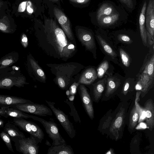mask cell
<instances>
[{"mask_svg":"<svg viewBox=\"0 0 154 154\" xmlns=\"http://www.w3.org/2000/svg\"><path fill=\"white\" fill-rule=\"evenodd\" d=\"M47 41L56 51L57 57L66 60L73 55L76 47L68 41L65 33L52 19H45L43 26Z\"/></svg>","mask_w":154,"mask_h":154,"instance_id":"6da1fadb","label":"cell"},{"mask_svg":"<svg viewBox=\"0 0 154 154\" xmlns=\"http://www.w3.org/2000/svg\"><path fill=\"white\" fill-rule=\"evenodd\" d=\"M128 106L127 102L122 101L113 112L112 118L106 134L113 140L117 141L122 137Z\"/></svg>","mask_w":154,"mask_h":154,"instance_id":"7a4b0ae2","label":"cell"},{"mask_svg":"<svg viewBox=\"0 0 154 154\" xmlns=\"http://www.w3.org/2000/svg\"><path fill=\"white\" fill-rule=\"evenodd\" d=\"M29 84L20 70L13 66L0 74V89L10 90L14 86L20 88Z\"/></svg>","mask_w":154,"mask_h":154,"instance_id":"3957f363","label":"cell"},{"mask_svg":"<svg viewBox=\"0 0 154 154\" xmlns=\"http://www.w3.org/2000/svg\"><path fill=\"white\" fill-rule=\"evenodd\" d=\"M31 119L39 122L43 125L49 137L53 141L52 146L66 143V141L60 134L57 125L55 122L51 120L47 121L33 115Z\"/></svg>","mask_w":154,"mask_h":154,"instance_id":"277c9868","label":"cell"},{"mask_svg":"<svg viewBox=\"0 0 154 154\" xmlns=\"http://www.w3.org/2000/svg\"><path fill=\"white\" fill-rule=\"evenodd\" d=\"M14 143L16 150L23 154H38L39 142L33 136L29 137L17 138L12 140Z\"/></svg>","mask_w":154,"mask_h":154,"instance_id":"5b68a950","label":"cell"},{"mask_svg":"<svg viewBox=\"0 0 154 154\" xmlns=\"http://www.w3.org/2000/svg\"><path fill=\"white\" fill-rule=\"evenodd\" d=\"M13 122L21 130L34 136L39 143H41L44 139L45 135L43 131L34 122L21 118H14Z\"/></svg>","mask_w":154,"mask_h":154,"instance_id":"8992f818","label":"cell"},{"mask_svg":"<svg viewBox=\"0 0 154 154\" xmlns=\"http://www.w3.org/2000/svg\"><path fill=\"white\" fill-rule=\"evenodd\" d=\"M45 101L69 137L71 139L74 138L75 135V130L68 116L59 109L55 107V103L46 100Z\"/></svg>","mask_w":154,"mask_h":154,"instance_id":"52a82bcc","label":"cell"},{"mask_svg":"<svg viewBox=\"0 0 154 154\" xmlns=\"http://www.w3.org/2000/svg\"><path fill=\"white\" fill-rule=\"evenodd\" d=\"M22 112L41 116L52 115L51 109L43 104L33 103L18 104L11 106Z\"/></svg>","mask_w":154,"mask_h":154,"instance_id":"ba28073f","label":"cell"},{"mask_svg":"<svg viewBox=\"0 0 154 154\" xmlns=\"http://www.w3.org/2000/svg\"><path fill=\"white\" fill-rule=\"evenodd\" d=\"M53 13L59 23L61 26L63 30L66 34L69 39L72 43H75L72 33L71 26L69 19L60 9L54 7L53 9Z\"/></svg>","mask_w":154,"mask_h":154,"instance_id":"9c48e42d","label":"cell"},{"mask_svg":"<svg viewBox=\"0 0 154 154\" xmlns=\"http://www.w3.org/2000/svg\"><path fill=\"white\" fill-rule=\"evenodd\" d=\"M80 97L83 106L90 118L93 120L94 118L92 100L87 88L83 85L79 86Z\"/></svg>","mask_w":154,"mask_h":154,"instance_id":"30bf717a","label":"cell"},{"mask_svg":"<svg viewBox=\"0 0 154 154\" xmlns=\"http://www.w3.org/2000/svg\"><path fill=\"white\" fill-rule=\"evenodd\" d=\"M153 82L146 73L143 72L135 87V89L141 91L140 96L142 98L144 97L152 88Z\"/></svg>","mask_w":154,"mask_h":154,"instance_id":"8fae6325","label":"cell"},{"mask_svg":"<svg viewBox=\"0 0 154 154\" xmlns=\"http://www.w3.org/2000/svg\"><path fill=\"white\" fill-rule=\"evenodd\" d=\"M76 32L78 38L87 49L91 50L94 48L95 47V41L90 32L82 28L78 29Z\"/></svg>","mask_w":154,"mask_h":154,"instance_id":"7c38bea8","label":"cell"},{"mask_svg":"<svg viewBox=\"0 0 154 154\" xmlns=\"http://www.w3.org/2000/svg\"><path fill=\"white\" fill-rule=\"evenodd\" d=\"M120 84L119 80L114 77L110 76L106 78V90L102 96V100L107 101L112 98Z\"/></svg>","mask_w":154,"mask_h":154,"instance_id":"4fadbf2b","label":"cell"},{"mask_svg":"<svg viewBox=\"0 0 154 154\" xmlns=\"http://www.w3.org/2000/svg\"><path fill=\"white\" fill-rule=\"evenodd\" d=\"M19 57L18 52L12 51L1 57L0 59V74L17 62Z\"/></svg>","mask_w":154,"mask_h":154,"instance_id":"5bb4252c","label":"cell"},{"mask_svg":"<svg viewBox=\"0 0 154 154\" xmlns=\"http://www.w3.org/2000/svg\"><path fill=\"white\" fill-rule=\"evenodd\" d=\"M143 108L145 112L146 123L148 129L151 131L154 127V103L151 99L145 103Z\"/></svg>","mask_w":154,"mask_h":154,"instance_id":"9a60e30c","label":"cell"},{"mask_svg":"<svg viewBox=\"0 0 154 154\" xmlns=\"http://www.w3.org/2000/svg\"><path fill=\"white\" fill-rule=\"evenodd\" d=\"M31 100L15 96L0 94V107H6L18 104L33 103Z\"/></svg>","mask_w":154,"mask_h":154,"instance_id":"2e32d148","label":"cell"},{"mask_svg":"<svg viewBox=\"0 0 154 154\" xmlns=\"http://www.w3.org/2000/svg\"><path fill=\"white\" fill-rule=\"evenodd\" d=\"M145 17L147 31L154 36V0H149Z\"/></svg>","mask_w":154,"mask_h":154,"instance_id":"e0dca14e","label":"cell"},{"mask_svg":"<svg viewBox=\"0 0 154 154\" xmlns=\"http://www.w3.org/2000/svg\"><path fill=\"white\" fill-rule=\"evenodd\" d=\"M0 116L5 118L8 117L14 118H32V115H29L12 107H1L0 108Z\"/></svg>","mask_w":154,"mask_h":154,"instance_id":"ac0fdd59","label":"cell"},{"mask_svg":"<svg viewBox=\"0 0 154 154\" xmlns=\"http://www.w3.org/2000/svg\"><path fill=\"white\" fill-rule=\"evenodd\" d=\"M106 81V77H105L93 85V88L90 95L92 101L97 103L102 98L105 88Z\"/></svg>","mask_w":154,"mask_h":154,"instance_id":"d6986e66","label":"cell"},{"mask_svg":"<svg viewBox=\"0 0 154 154\" xmlns=\"http://www.w3.org/2000/svg\"><path fill=\"white\" fill-rule=\"evenodd\" d=\"M27 66L29 73L33 72L39 77L42 81H45L46 78L44 72L31 54L27 57Z\"/></svg>","mask_w":154,"mask_h":154,"instance_id":"ffe728a7","label":"cell"},{"mask_svg":"<svg viewBox=\"0 0 154 154\" xmlns=\"http://www.w3.org/2000/svg\"><path fill=\"white\" fill-rule=\"evenodd\" d=\"M97 72L95 69L90 68L86 69L80 77L78 82L79 84L90 85L97 79Z\"/></svg>","mask_w":154,"mask_h":154,"instance_id":"44dd1931","label":"cell"},{"mask_svg":"<svg viewBox=\"0 0 154 154\" xmlns=\"http://www.w3.org/2000/svg\"><path fill=\"white\" fill-rule=\"evenodd\" d=\"M146 7V3L145 1L143 4L140 13L139 23L140 32L142 40L144 45L147 43L146 30L145 27V12Z\"/></svg>","mask_w":154,"mask_h":154,"instance_id":"7402d4cb","label":"cell"},{"mask_svg":"<svg viewBox=\"0 0 154 154\" xmlns=\"http://www.w3.org/2000/svg\"><path fill=\"white\" fill-rule=\"evenodd\" d=\"M70 145L66 144L51 146L48 149L47 154H74Z\"/></svg>","mask_w":154,"mask_h":154,"instance_id":"603a6c76","label":"cell"},{"mask_svg":"<svg viewBox=\"0 0 154 154\" xmlns=\"http://www.w3.org/2000/svg\"><path fill=\"white\" fill-rule=\"evenodd\" d=\"M139 118V113L134 104L130 112L128 125V131L131 134L134 131L138 123Z\"/></svg>","mask_w":154,"mask_h":154,"instance_id":"cb8c5ba5","label":"cell"},{"mask_svg":"<svg viewBox=\"0 0 154 154\" xmlns=\"http://www.w3.org/2000/svg\"><path fill=\"white\" fill-rule=\"evenodd\" d=\"M4 131L9 134L12 140L26 137L24 134L19 130L14 123L13 124L9 121L5 124Z\"/></svg>","mask_w":154,"mask_h":154,"instance_id":"d4e9b609","label":"cell"},{"mask_svg":"<svg viewBox=\"0 0 154 154\" xmlns=\"http://www.w3.org/2000/svg\"><path fill=\"white\" fill-rule=\"evenodd\" d=\"M15 29L12 26L8 18L5 16L0 18V31L4 33L11 34L15 32Z\"/></svg>","mask_w":154,"mask_h":154,"instance_id":"484cf974","label":"cell"},{"mask_svg":"<svg viewBox=\"0 0 154 154\" xmlns=\"http://www.w3.org/2000/svg\"><path fill=\"white\" fill-rule=\"evenodd\" d=\"M119 17V14L114 13L111 15L103 16L100 18L98 21L100 25L108 26L116 22L118 20Z\"/></svg>","mask_w":154,"mask_h":154,"instance_id":"4316f807","label":"cell"},{"mask_svg":"<svg viewBox=\"0 0 154 154\" xmlns=\"http://www.w3.org/2000/svg\"><path fill=\"white\" fill-rule=\"evenodd\" d=\"M114 13V9L112 6L108 4H104L100 7L97 11V20L103 16L111 15Z\"/></svg>","mask_w":154,"mask_h":154,"instance_id":"83f0119b","label":"cell"},{"mask_svg":"<svg viewBox=\"0 0 154 154\" xmlns=\"http://www.w3.org/2000/svg\"><path fill=\"white\" fill-rule=\"evenodd\" d=\"M141 93V91L138 90L136 94L134 104L138 111L139 118L138 123H140L143 121L145 118V112L143 108L140 106L138 103L140 100V97Z\"/></svg>","mask_w":154,"mask_h":154,"instance_id":"f1b7e54d","label":"cell"},{"mask_svg":"<svg viewBox=\"0 0 154 154\" xmlns=\"http://www.w3.org/2000/svg\"><path fill=\"white\" fill-rule=\"evenodd\" d=\"M97 37L104 51L110 56L116 57V53L105 41L100 35H97Z\"/></svg>","mask_w":154,"mask_h":154,"instance_id":"f546056e","label":"cell"},{"mask_svg":"<svg viewBox=\"0 0 154 154\" xmlns=\"http://www.w3.org/2000/svg\"><path fill=\"white\" fill-rule=\"evenodd\" d=\"M64 102L69 106L71 109V112L69 113L71 116H73L75 122H79L80 123L81 120L74 105L73 101H69L68 99H66Z\"/></svg>","mask_w":154,"mask_h":154,"instance_id":"4dcf8cb0","label":"cell"},{"mask_svg":"<svg viewBox=\"0 0 154 154\" xmlns=\"http://www.w3.org/2000/svg\"><path fill=\"white\" fill-rule=\"evenodd\" d=\"M154 56L153 55L146 66L143 72L146 73L150 77L151 79H154Z\"/></svg>","mask_w":154,"mask_h":154,"instance_id":"1f68e13d","label":"cell"},{"mask_svg":"<svg viewBox=\"0 0 154 154\" xmlns=\"http://www.w3.org/2000/svg\"><path fill=\"white\" fill-rule=\"evenodd\" d=\"M0 137L8 149L13 153H14L11 142V139L9 134L4 130L0 133Z\"/></svg>","mask_w":154,"mask_h":154,"instance_id":"d6a6232c","label":"cell"},{"mask_svg":"<svg viewBox=\"0 0 154 154\" xmlns=\"http://www.w3.org/2000/svg\"><path fill=\"white\" fill-rule=\"evenodd\" d=\"M109 67V64L107 60L103 62L97 69V77L102 78L104 75Z\"/></svg>","mask_w":154,"mask_h":154,"instance_id":"836d02e7","label":"cell"},{"mask_svg":"<svg viewBox=\"0 0 154 154\" xmlns=\"http://www.w3.org/2000/svg\"><path fill=\"white\" fill-rule=\"evenodd\" d=\"M119 53L123 64L126 67H128L130 65V61L128 55L122 48L120 49Z\"/></svg>","mask_w":154,"mask_h":154,"instance_id":"e575fe53","label":"cell"},{"mask_svg":"<svg viewBox=\"0 0 154 154\" xmlns=\"http://www.w3.org/2000/svg\"><path fill=\"white\" fill-rule=\"evenodd\" d=\"M118 38L121 42L127 43H130L132 42L129 37L124 34L119 35L118 36Z\"/></svg>","mask_w":154,"mask_h":154,"instance_id":"d590c367","label":"cell"},{"mask_svg":"<svg viewBox=\"0 0 154 154\" xmlns=\"http://www.w3.org/2000/svg\"><path fill=\"white\" fill-rule=\"evenodd\" d=\"M79 84L78 82H75L70 86L69 89L70 95H75L76 94L77 89Z\"/></svg>","mask_w":154,"mask_h":154,"instance_id":"8d00e7d4","label":"cell"},{"mask_svg":"<svg viewBox=\"0 0 154 154\" xmlns=\"http://www.w3.org/2000/svg\"><path fill=\"white\" fill-rule=\"evenodd\" d=\"M21 42L24 47L26 48L27 47L28 44V39L26 35L25 34H23L22 35Z\"/></svg>","mask_w":154,"mask_h":154,"instance_id":"74e56055","label":"cell"},{"mask_svg":"<svg viewBox=\"0 0 154 154\" xmlns=\"http://www.w3.org/2000/svg\"><path fill=\"white\" fill-rule=\"evenodd\" d=\"M121 2L126 5L128 7L132 8L133 5L132 0H120Z\"/></svg>","mask_w":154,"mask_h":154,"instance_id":"f35d334b","label":"cell"},{"mask_svg":"<svg viewBox=\"0 0 154 154\" xmlns=\"http://www.w3.org/2000/svg\"><path fill=\"white\" fill-rule=\"evenodd\" d=\"M146 35L147 37L149 43L150 45H153L154 44V37L147 31H146Z\"/></svg>","mask_w":154,"mask_h":154,"instance_id":"ab89813d","label":"cell"},{"mask_svg":"<svg viewBox=\"0 0 154 154\" xmlns=\"http://www.w3.org/2000/svg\"><path fill=\"white\" fill-rule=\"evenodd\" d=\"M70 2L79 4H85L88 2L90 0H68Z\"/></svg>","mask_w":154,"mask_h":154,"instance_id":"60d3db41","label":"cell"},{"mask_svg":"<svg viewBox=\"0 0 154 154\" xmlns=\"http://www.w3.org/2000/svg\"><path fill=\"white\" fill-rule=\"evenodd\" d=\"M114 151L113 149L112 148H110L109 150L107 151L105 154H114Z\"/></svg>","mask_w":154,"mask_h":154,"instance_id":"b9f144b4","label":"cell"},{"mask_svg":"<svg viewBox=\"0 0 154 154\" xmlns=\"http://www.w3.org/2000/svg\"><path fill=\"white\" fill-rule=\"evenodd\" d=\"M75 95H70L67 97L69 100L71 101H73L75 98Z\"/></svg>","mask_w":154,"mask_h":154,"instance_id":"7bdbcfd3","label":"cell"},{"mask_svg":"<svg viewBox=\"0 0 154 154\" xmlns=\"http://www.w3.org/2000/svg\"><path fill=\"white\" fill-rule=\"evenodd\" d=\"M4 122L2 119H0V128H3L4 126Z\"/></svg>","mask_w":154,"mask_h":154,"instance_id":"ee69618b","label":"cell"},{"mask_svg":"<svg viewBox=\"0 0 154 154\" xmlns=\"http://www.w3.org/2000/svg\"><path fill=\"white\" fill-rule=\"evenodd\" d=\"M66 95L68 97L70 95V92L69 90H67L66 91Z\"/></svg>","mask_w":154,"mask_h":154,"instance_id":"f6af8a7d","label":"cell"},{"mask_svg":"<svg viewBox=\"0 0 154 154\" xmlns=\"http://www.w3.org/2000/svg\"><path fill=\"white\" fill-rule=\"evenodd\" d=\"M59 0H49L51 1H52L53 2H57Z\"/></svg>","mask_w":154,"mask_h":154,"instance_id":"bcb514c9","label":"cell"}]
</instances>
